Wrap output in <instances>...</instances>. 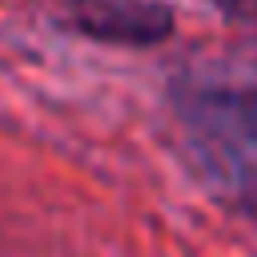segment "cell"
<instances>
[{
  "label": "cell",
  "mask_w": 257,
  "mask_h": 257,
  "mask_svg": "<svg viewBox=\"0 0 257 257\" xmlns=\"http://www.w3.org/2000/svg\"><path fill=\"white\" fill-rule=\"evenodd\" d=\"M181 141L201 181L257 213V84H201L177 100Z\"/></svg>",
  "instance_id": "cell-1"
},
{
  "label": "cell",
  "mask_w": 257,
  "mask_h": 257,
  "mask_svg": "<svg viewBox=\"0 0 257 257\" xmlns=\"http://www.w3.org/2000/svg\"><path fill=\"white\" fill-rule=\"evenodd\" d=\"M60 24L100 44H161L173 32V8L153 0H64Z\"/></svg>",
  "instance_id": "cell-2"
},
{
  "label": "cell",
  "mask_w": 257,
  "mask_h": 257,
  "mask_svg": "<svg viewBox=\"0 0 257 257\" xmlns=\"http://www.w3.org/2000/svg\"><path fill=\"white\" fill-rule=\"evenodd\" d=\"M209 4H217V8H221V12H237V8H241V4H245V0H209Z\"/></svg>",
  "instance_id": "cell-3"
}]
</instances>
